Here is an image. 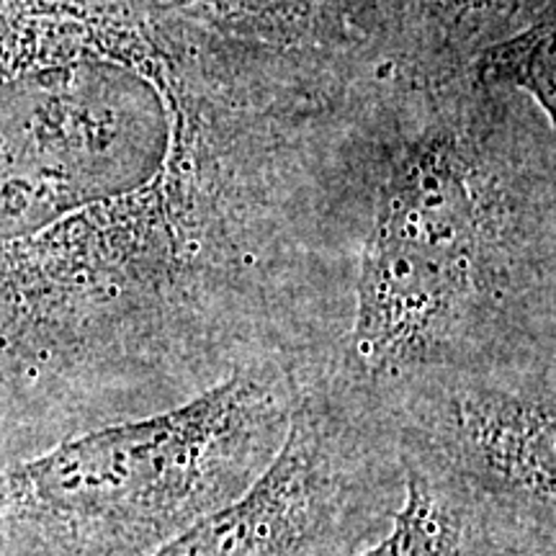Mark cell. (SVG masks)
Segmentation results:
<instances>
[{
	"label": "cell",
	"mask_w": 556,
	"mask_h": 556,
	"mask_svg": "<svg viewBox=\"0 0 556 556\" xmlns=\"http://www.w3.org/2000/svg\"><path fill=\"white\" fill-rule=\"evenodd\" d=\"M389 96L160 0H0V464L336 351Z\"/></svg>",
	"instance_id": "obj_1"
},
{
	"label": "cell",
	"mask_w": 556,
	"mask_h": 556,
	"mask_svg": "<svg viewBox=\"0 0 556 556\" xmlns=\"http://www.w3.org/2000/svg\"><path fill=\"white\" fill-rule=\"evenodd\" d=\"M296 400L294 366L270 358L0 464V556H152L263 475Z\"/></svg>",
	"instance_id": "obj_3"
},
{
	"label": "cell",
	"mask_w": 556,
	"mask_h": 556,
	"mask_svg": "<svg viewBox=\"0 0 556 556\" xmlns=\"http://www.w3.org/2000/svg\"><path fill=\"white\" fill-rule=\"evenodd\" d=\"M556 368L554 119L475 73L392 78L330 374L381 413L456 377Z\"/></svg>",
	"instance_id": "obj_2"
},
{
	"label": "cell",
	"mask_w": 556,
	"mask_h": 556,
	"mask_svg": "<svg viewBox=\"0 0 556 556\" xmlns=\"http://www.w3.org/2000/svg\"><path fill=\"white\" fill-rule=\"evenodd\" d=\"M556 18V0H368V39L392 78L464 73L497 41Z\"/></svg>",
	"instance_id": "obj_6"
},
{
	"label": "cell",
	"mask_w": 556,
	"mask_h": 556,
	"mask_svg": "<svg viewBox=\"0 0 556 556\" xmlns=\"http://www.w3.org/2000/svg\"><path fill=\"white\" fill-rule=\"evenodd\" d=\"M402 503L361 556H556L420 458L402 456Z\"/></svg>",
	"instance_id": "obj_7"
},
{
	"label": "cell",
	"mask_w": 556,
	"mask_h": 556,
	"mask_svg": "<svg viewBox=\"0 0 556 556\" xmlns=\"http://www.w3.org/2000/svg\"><path fill=\"white\" fill-rule=\"evenodd\" d=\"M400 503L392 420L323 368L299 377L287 438L263 475L152 556H361Z\"/></svg>",
	"instance_id": "obj_4"
},
{
	"label": "cell",
	"mask_w": 556,
	"mask_h": 556,
	"mask_svg": "<svg viewBox=\"0 0 556 556\" xmlns=\"http://www.w3.org/2000/svg\"><path fill=\"white\" fill-rule=\"evenodd\" d=\"M387 417L397 454L556 548V368L435 381L402 394Z\"/></svg>",
	"instance_id": "obj_5"
},
{
	"label": "cell",
	"mask_w": 556,
	"mask_h": 556,
	"mask_svg": "<svg viewBox=\"0 0 556 556\" xmlns=\"http://www.w3.org/2000/svg\"><path fill=\"white\" fill-rule=\"evenodd\" d=\"M556 18H546L516 37L497 41L471 62L479 80L518 90L554 119L556 101V60H554Z\"/></svg>",
	"instance_id": "obj_9"
},
{
	"label": "cell",
	"mask_w": 556,
	"mask_h": 556,
	"mask_svg": "<svg viewBox=\"0 0 556 556\" xmlns=\"http://www.w3.org/2000/svg\"><path fill=\"white\" fill-rule=\"evenodd\" d=\"M219 37L299 54L379 62L368 0H160ZM384 67V65H381Z\"/></svg>",
	"instance_id": "obj_8"
}]
</instances>
